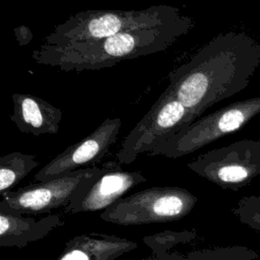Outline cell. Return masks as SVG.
Returning a JSON list of instances; mask_svg holds the SVG:
<instances>
[{"label":"cell","mask_w":260,"mask_h":260,"mask_svg":"<svg viewBox=\"0 0 260 260\" xmlns=\"http://www.w3.org/2000/svg\"><path fill=\"white\" fill-rule=\"evenodd\" d=\"M260 66V42L245 31L221 32L169 75V88L195 117L245 89Z\"/></svg>","instance_id":"obj_1"},{"label":"cell","mask_w":260,"mask_h":260,"mask_svg":"<svg viewBox=\"0 0 260 260\" xmlns=\"http://www.w3.org/2000/svg\"><path fill=\"white\" fill-rule=\"evenodd\" d=\"M194 26L191 17L156 27L129 29L108 38L66 45H41L32 51L36 63L63 71L101 70L122 61L162 52Z\"/></svg>","instance_id":"obj_2"},{"label":"cell","mask_w":260,"mask_h":260,"mask_svg":"<svg viewBox=\"0 0 260 260\" xmlns=\"http://www.w3.org/2000/svg\"><path fill=\"white\" fill-rule=\"evenodd\" d=\"M178 7L158 4L141 10H82L55 26L46 45H66L108 38L129 29L168 25L184 19Z\"/></svg>","instance_id":"obj_3"},{"label":"cell","mask_w":260,"mask_h":260,"mask_svg":"<svg viewBox=\"0 0 260 260\" xmlns=\"http://www.w3.org/2000/svg\"><path fill=\"white\" fill-rule=\"evenodd\" d=\"M197 201V196L185 188L155 186L122 197L100 218L124 226L176 221L188 215Z\"/></svg>","instance_id":"obj_4"},{"label":"cell","mask_w":260,"mask_h":260,"mask_svg":"<svg viewBox=\"0 0 260 260\" xmlns=\"http://www.w3.org/2000/svg\"><path fill=\"white\" fill-rule=\"evenodd\" d=\"M260 114V95L232 103L209 115L198 118L147 153L178 158L234 133Z\"/></svg>","instance_id":"obj_5"},{"label":"cell","mask_w":260,"mask_h":260,"mask_svg":"<svg viewBox=\"0 0 260 260\" xmlns=\"http://www.w3.org/2000/svg\"><path fill=\"white\" fill-rule=\"evenodd\" d=\"M195 120L173 92L166 88L125 137L116 153V161L120 165L133 162L139 154L149 153L159 143Z\"/></svg>","instance_id":"obj_6"},{"label":"cell","mask_w":260,"mask_h":260,"mask_svg":"<svg viewBox=\"0 0 260 260\" xmlns=\"http://www.w3.org/2000/svg\"><path fill=\"white\" fill-rule=\"evenodd\" d=\"M187 167L221 189L239 191L260 176V138L241 139L208 150Z\"/></svg>","instance_id":"obj_7"},{"label":"cell","mask_w":260,"mask_h":260,"mask_svg":"<svg viewBox=\"0 0 260 260\" xmlns=\"http://www.w3.org/2000/svg\"><path fill=\"white\" fill-rule=\"evenodd\" d=\"M103 166H93L37 182L1 195L0 210L12 214L38 215L63 209L68 205L75 190L85 181L101 173Z\"/></svg>","instance_id":"obj_8"},{"label":"cell","mask_w":260,"mask_h":260,"mask_svg":"<svg viewBox=\"0 0 260 260\" xmlns=\"http://www.w3.org/2000/svg\"><path fill=\"white\" fill-rule=\"evenodd\" d=\"M138 171H124L118 161H108L104 170L85 181L73 193L62 211L65 214L104 211L137 186L146 182Z\"/></svg>","instance_id":"obj_9"},{"label":"cell","mask_w":260,"mask_h":260,"mask_svg":"<svg viewBox=\"0 0 260 260\" xmlns=\"http://www.w3.org/2000/svg\"><path fill=\"white\" fill-rule=\"evenodd\" d=\"M121 126L120 118L106 119L87 136L69 145L46 164L34 176V180L44 182L70 172L96 166L117 141Z\"/></svg>","instance_id":"obj_10"},{"label":"cell","mask_w":260,"mask_h":260,"mask_svg":"<svg viewBox=\"0 0 260 260\" xmlns=\"http://www.w3.org/2000/svg\"><path fill=\"white\" fill-rule=\"evenodd\" d=\"M13 112L10 120L22 133L34 136L57 134L62 112L51 103L28 93L12 94Z\"/></svg>","instance_id":"obj_11"},{"label":"cell","mask_w":260,"mask_h":260,"mask_svg":"<svg viewBox=\"0 0 260 260\" xmlns=\"http://www.w3.org/2000/svg\"><path fill=\"white\" fill-rule=\"evenodd\" d=\"M138 247L136 242L102 233L76 235L54 260H117Z\"/></svg>","instance_id":"obj_12"},{"label":"cell","mask_w":260,"mask_h":260,"mask_svg":"<svg viewBox=\"0 0 260 260\" xmlns=\"http://www.w3.org/2000/svg\"><path fill=\"white\" fill-rule=\"evenodd\" d=\"M64 223L60 213H49L37 218L0 210V247H26L30 243L44 239Z\"/></svg>","instance_id":"obj_13"},{"label":"cell","mask_w":260,"mask_h":260,"mask_svg":"<svg viewBox=\"0 0 260 260\" xmlns=\"http://www.w3.org/2000/svg\"><path fill=\"white\" fill-rule=\"evenodd\" d=\"M259 257V253L251 248L233 245L194 250L185 254L168 252L158 255H150L143 260H256Z\"/></svg>","instance_id":"obj_14"},{"label":"cell","mask_w":260,"mask_h":260,"mask_svg":"<svg viewBox=\"0 0 260 260\" xmlns=\"http://www.w3.org/2000/svg\"><path fill=\"white\" fill-rule=\"evenodd\" d=\"M35 154L13 151L0 157V194L10 191L39 166Z\"/></svg>","instance_id":"obj_15"},{"label":"cell","mask_w":260,"mask_h":260,"mask_svg":"<svg viewBox=\"0 0 260 260\" xmlns=\"http://www.w3.org/2000/svg\"><path fill=\"white\" fill-rule=\"evenodd\" d=\"M197 237L195 230L184 231H162L143 238V243L151 250V255L168 253L177 245L186 244Z\"/></svg>","instance_id":"obj_16"},{"label":"cell","mask_w":260,"mask_h":260,"mask_svg":"<svg viewBox=\"0 0 260 260\" xmlns=\"http://www.w3.org/2000/svg\"><path fill=\"white\" fill-rule=\"evenodd\" d=\"M232 212L241 223L260 233V195L242 197Z\"/></svg>","instance_id":"obj_17"},{"label":"cell","mask_w":260,"mask_h":260,"mask_svg":"<svg viewBox=\"0 0 260 260\" xmlns=\"http://www.w3.org/2000/svg\"><path fill=\"white\" fill-rule=\"evenodd\" d=\"M14 34H15V38H16V41L19 46L28 45L34 38L32 31L26 25H19V26L15 27Z\"/></svg>","instance_id":"obj_18"}]
</instances>
